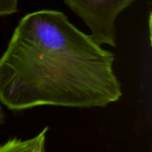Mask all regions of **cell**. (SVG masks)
I'll list each match as a JSON object with an SVG mask.
<instances>
[{"instance_id":"1","label":"cell","mask_w":152,"mask_h":152,"mask_svg":"<svg viewBox=\"0 0 152 152\" xmlns=\"http://www.w3.org/2000/svg\"><path fill=\"white\" fill-rule=\"evenodd\" d=\"M114 55L54 10L26 14L0 57V101L22 111L42 105L95 108L123 95Z\"/></svg>"},{"instance_id":"5","label":"cell","mask_w":152,"mask_h":152,"mask_svg":"<svg viewBox=\"0 0 152 152\" xmlns=\"http://www.w3.org/2000/svg\"><path fill=\"white\" fill-rule=\"evenodd\" d=\"M1 109H0V120H1Z\"/></svg>"},{"instance_id":"2","label":"cell","mask_w":152,"mask_h":152,"mask_svg":"<svg viewBox=\"0 0 152 152\" xmlns=\"http://www.w3.org/2000/svg\"><path fill=\"white\" fill-rule=\"evenodd\" d=\"M135 0H64L83 19L91 37L99 45L116 46L115 21L122 11Z\"/></svg>"},{"instance_id":"4","label":"cell","mask_w":152,"mask_h":152,"mask_svg":"<svg viewBox=\"0 0 152 152\" xmlns=\"http://www.w3.org/2000/svg\"><path fill=\"white\" fill-rule=\"evenodd\" d=\"M19 0H0V16H8L18 11Z\"/></svg>"},{"instance_id":"3","label":"cell","mask_w":152,"mask_h":152,"mask_svg":"<svg viewBox=\"0 0 152 152\" xmlns=\"http://www.w3.org/2000/svg\"><path fill=\"white\" fill-rule=\"evenodd\" d=\"M48 128L46 127L34 137L22 140L13 138L0 146V152H44L46 134Z\"/></svg>"}]
</instances>
